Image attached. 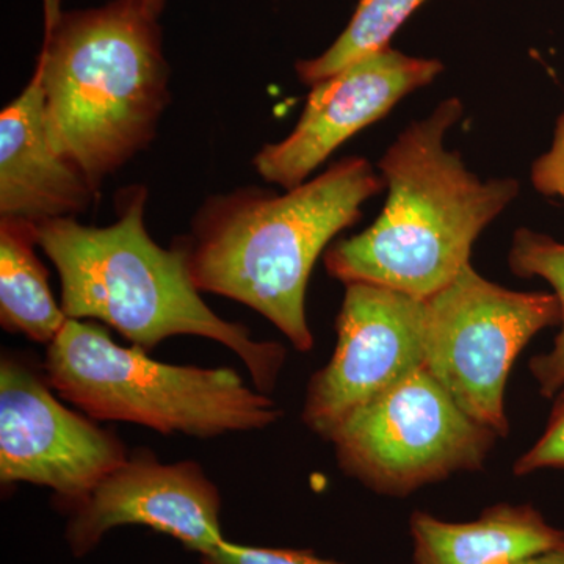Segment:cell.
<instances>
[{
    "label": "cell",
    "mask_w": 564,
    "mask_h": 564,
    "mask_svg": "<svg viewBox=\"0 0 564 564\" xmlns=\"http://www.w3.org/2000/svg\"><path fill=\"white\" fill-rule=\"evenodd\" d=\"M126 525L148 527L207 554L226 540L220 489L196 462L162 463L148 451L135 452L69 511L66 545L84 558Z\"/></svg>",
    "instance_id": "cell-10"
},
{
    "label": "cell",
    "mask_w": 564,
    "mask_h": 564,
    "mask_svg": "<svg viewBox=\"0 0 564 564\" xmlns=\"http://www.w3.org/2000/svg\"><path fill=\"white\" fill-rule=\"evenodd\" d=\"M43 370L52 389L88 417L163 434L212 440L269 429L282 415L237 370L154 361L150 352L121 347L101 326L76 318L47 345Z\"/></svg>",
    "instance_id": "cell-5"
},
{
    "label": "cell",
    "mask_w": 564,
    "mask_h": 564,
    "mask_svg": "<svg viewBox=\"0 0 564 564\" xmlns=\"http://www.w3.org/2000/svg\"><path fill=\"white\" fill-rule=\"evenodd\" d=\"M543 469H564V386L555 395L554 408L540 440L514 463L516 477Z\"/></svg>",
    "instance_id": "cell-17"
},
{
    "label": "cell",
    "mask_w": 564,
    "mask_h": 564,
    "mask_svg": "<svg viewBox=\"0 0 564 564\" xmlns=\"http://www.w3.org/2000/svg\"><path fill=\"white\" fill-rule=\"evenodd\" d=\"M148 191L133 185L117 198V220L88 226L76 217L36 226V242L57 269L68 318H95L151 352L174 336H199L239 356L256 391H273L285 348L256 340L243 323L214 313L193 284L180 243L163 248L144 221Z\"/></svg>",
    "instance_id": "cell-2"
},
{
    "label": "cell",
    "mask_w": 564,
    "mask_h": 564,
    "mask_svg": "<svg viewBox=\"0 0 564 564\" xmlns=\"http://www.w3.org/2000/svg\"><path fill=\"white\" fill-rule=\"evenodd\" d=\"M463 111L458 98L445 99L397 137L378 163L389 191L384 209L366 231L325 252L329 276L426 300L469 265L475 240L514 202L519 184L480 181L445 148Z\"/></svg>",
    "instance_id": "cell-3"
},
{
    "label": "cell",
    "mask_w": 564,
    "mask_h": 564,
    "mask_svg": "<svg viewBox=\"0 0 564 564\" xmlns=\"http://www.w3.org/2000/svg\"><path fill=\"white\" fill-rule=\"evenodd\" d=\"M36 226L0 218V325L33 343L50 345L65 326L62 304L35 248Z\"/></svg>",
    "instance_id": "cell-14"
},
{
    "label": "cell",
    "mask_w": 564,
    "mask_h": 564,
    "mask_svg": "<svg viewBox=\"0 0 564 564\" xmlns=\"http://www.w3.org/2000/svg\"><path fill=\"white\" fill-rule=\"evenodd\" d=\"M44 17L47 133L99 191L150 147L172 98L159 17L137 0L70 13L44 0Z\"/></svg>",
    "instance_id": "cell-4"
},
{
    "label": "cell",
    "mask_w": 564,
    "mask_h": 564,
    "mask_svg": "<svg viewBox=\"0 0 564 564\" xmlns=\"http://www.w3.org/2000/svg\"><path fill=\"white\" fill-rule=\"evenodd\" d=\"M443 69L440 61L389 46L350 63L311 87L295 129L256 154V172L285 191L299 187L340 144L384 118L404 96L432 84Z\"/></svg>",
    "instance_id": "cell-11"
},
{
    "label": "cell",
    "mask_w": 564,
    "mask_h": 564,
    "mask_svg": "<svg viewBox=\"0 0 564 564\" xmlns=\"http://www.w3.org/2000/svg\"><path fill=\"white\" fill-rule=\"evenodd\" d=\"M96 196L98 188L52 147L35 66L21 95L0 111V218L39 226L76 217Z\"/></svg>",
    "instance_id": "cell-12"
},
{
    "label": "cell",
    "mask_w": 564,
    "mask_h": 564,
    "mask_svg": "<svg viewBox=\"0 0 564 564\" xmlns=\"http://www.w3.org/2000/svg\"><path fill=\"white\" fill-rule=\"evenodd\" d=\"M426 370L464 413L499 437L510 433L505 388L525 345L560 325L554 293L516 292L486 280L473 263L425 300Z\"/></svg>",
    "instance_id": "cell-6"
},
{
    "label": "cell",
    "mask_w": 564,
    "mask_h": 564,
    "mask_svg": "<svg viewBox=\"0 0 564 564\" xmlns=\"http://www.w3.org/2000/svg\"><path fill=\"white\" fill-rule=\"evenodd\" d=\"M410 532L414 564H514L564 545L563 530L532 505H492L462 524L415 511Z\"/></svg>",
    "instance_id": "cell-13"
},
{
    "label": "cell",
    "mask_w": 564,
    "mask_h": 564,
    "mask_svg": "<svg viewBox=\"0 0 564 564\" xmlns=\"http://www.w3.org/2000/svg\"><path fill=\"white\" fill-rule=\"evenodd\" d=\"M508 267L519 278H543L554 288L558 300L562 329L554 348L530 359V372L540 386L541 395L552 399L564 386V243L545 234L519 228L511 242Z\"/></svg>",
    "instance_id": "cell-16"
},
{
    "label": "cell",
    "mask_w": 564,
    "mask_h": 564,
    "mask_svg": "<svg viewBox=\"0 0 564 564\" xmlns=\"http://www.w3.org/2000/svg\"><path fill=\"white\" fill-rule=\"evenodd\" d=\"M497 440L419 369L352 411L328 441L345 474L375 492L402 497L481 469Z\"/></svg>",
    "instance_id": "cell-7"
},
{
    "label": "cell",
    "mask_w": 564,
    "mask_h": 564,
    "mask_svg": "<svg viewBox=\"0 0 564 564\" xmlns=\"http://www.w3.org/2000/svg\"><path fill=\"white\" fill-rule=\"evenodd\" d=\"M514 564H564V545L543 552V554L529 556V558Z\"/></svg>",
    "instance_id": "cell-20"
},
{
    "label": "cell",
    "mask_w": 564,
    "mask_h": 564,
    "mask_svg": "<svg viewBox=\"0 0 564 564\" xmlns=\"http://www.w3.org/2000/svg\"><path fill=\"white\" fill-rule=\"evenodd\" d=\"M423 2L425 0H359L350 24L328 50L318 57L296 62L300 80L313 87L350 63L384 50L393 33Z\"/></svg>",
    "instance_id": "cell-15"
},
{
    "label": "cell",
    "mask_w": 564,
    "mask_h": 564,
    "mask_svg": "<svg viewBox=\"0 0 564 564\" xmlns=\"http://www.w3.org/2000/svg\"><path fill=\"white\" fill-rule=\"evenodd\" d=\"M203 564H344L322 558L310 551L293 549L251 547L225 540L207 554L199 555Z\"/></svg>",
    "instance_id": "cell-18"
},
{
    "label": "cell",
    "mask_w": 564,
    "mask_h": 564,
    "mask_svg": "<svg viewBox=\"0 0 564 564\" xmlns=\"http://www.w3.org/2000/svg\"><path fill=\"white\" fill-rule=\"evenodd\" d=\"M425 322V300L367 282L345 284L336 348L307 384V429L328 441L352 411L423 369Z\"/></svg>",
    "instance_id": "cell-9"
},
{
    "label": "cell",
    "mask_w": 564,
    "mask_h": 564,
    "mask_svg": "<svg viewBox=\"0 0 564 564\" xmlns=\"http://www.w3.org/2000/svg\"><path fill=\"white\" fill-rule=\"evenodd\" d=\"M46 373L28 359H0V481L31 484L55 494L66 514L107 475L128 462L124 443L110 430L55 399Z\"/></svg>",
    "instance_id": "cell-8"
},
{
    "label": "cell",
    "mask_w": 564,
    "mask_h": 564,
    "mask_svg": "<svg viewBox=\"0 0 564 564\" xmlns=\"http://www.w3.org/2000/svg\"><path fill=\"white\" fill-rule=\"evenodd\" d=\"M383 185L369 161L352 155L284 195L242 187L210 196L176 242L199 292L251 307L307 352L314 334L306 291L315 262Z\"/></svg>",
    "instance_id": "cell-1"
},
{
    "label": "cell",
    "mask_w": 564,
    "mask_h": 564,
    "mask_svg": "<svg viewBox=\"0 0 564 564\" xmlns=\"http://www.w3.org/2000/svg\"><path fill=\"white\" fill-rule=\"evenodd\" d=\"M532 182L543 195L564 198V113L556 121L551 151L533 163Z\"/></svg>",
    "instance_id": "cell-19"
},
{
    "label": "cell",
    "mask_w": 564,
    "mask_h": 564,
    "mask_svg": "<svg viewBox=\"0 0 564 564\" xmlns=\"http://www.w3.org/2000/svg\"><path fill=\"white\" fill-rule=\"evenodd\" d=\"M137 2H140L141 6L144 7V9L150 10L152 14H155V17H159V14H161L163 3H165V0H137Z\"/></svg>",
    "instance_id": "cell-21"
}]
</instances>
